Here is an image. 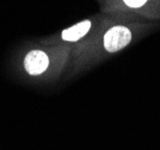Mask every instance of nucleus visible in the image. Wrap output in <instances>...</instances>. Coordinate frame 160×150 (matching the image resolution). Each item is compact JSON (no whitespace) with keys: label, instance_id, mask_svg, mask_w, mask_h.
<instances>
[{"label":"nucleus","instance_id":"nucleus-1","mask_svg":"<svg viewBox=\"0 0 160 150\" xmlns=\"http://www.w3.org/2000/svg\"><path fill=\"white\" fill-rule=\"evenodd\" d=\"M132 39L130 30L124 26H113L104 35V48L109 52H116L129 44Z\"/></svg>","mask_w":160,"mask_h":150},{"label":"nucleus","instance_id":"nucleus-3","mask_svg":"<svg viewBox=\"0 0 160 150\" xmlns=\"http://www.w3.org/2000/svg\"><path fill=\"white\" fill-rule=\"evenodd\" d=\"M91 29V22L90 20H82L75 25L68 27L62 31V39L68 41V42H75L84 37Z\"/></svg>","mask_w":160,"mask_h":150},{"label":"nucleus","instance_id":"nucleus-4","mask_svg":"<svg viewBox=\"0 0 160 150\" xmlns=\"http://www.w3.org/2000/svg\"><path fill=\"white\" fill-rule=\"evenodd\" d=\"M129 7H133V8H138L141 7L142 5H145L147 2V0H123Z\"/></svg>","mask_w":160,"mask_h":150},{"label":"nucleus","instance_id":"nucleus-2","mask_svg":"<svg viewBox=\"0 0 160 150\" xmlns=\"http://www.w3.org/2000/svg\"><path fill=\"white\" fill-rule=\"evenodd\" d=\"M49 59L42 50H31L24 59V67L31 75H40L48 68Z\"/></svg>","mask_w":160,"mask_h":150}]
</instances>
